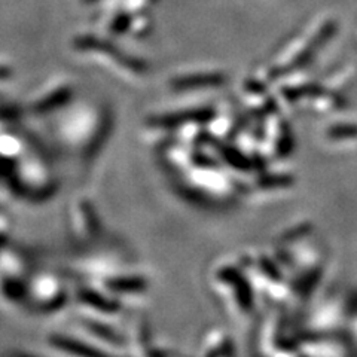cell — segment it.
Wrapping results in <instances>:
<instances>
[{
	"instance_id": "1",
	"label": "cell",
	"mask_w": 357,
	"mask_h": 357,
	"mask_svg": "<svg viewBox=\"0 0 357 357\" xmlns=\"http://www.w3.org/2000/svg\"><path fill=\"white\" fill-rule=\"evenodd\" d=\"M218 77L211 75H195V76H185L178 77L173 82V86L176 89H197V88H204L218 85Z\"/></svg>"
},
{
	"instance_id": "2",
	"label": "cell",
	"mask_w": 357,
	"mask_h": 357,
	"mask_svg": "<svg viewBox=\"0 0 357 357\" xmlns=\"http://www.w3.org/2000/svg\"><path fill=\"white\" fill-rule=\"evenodd\" d=\"M109 289L116 290V292H137V290L144 289V280L142 278H115V280L109 282Z\"/></svg>"
},
{
	"instance_id": "3",
	"label": "cell",
	"mask_w": 357,
	"mask_h": 357,
	"mask_svg": "<svg viewBox=\"0 0 357 357\" xmlns=\"http://www.w3.org/2000/svg\"><path fill=\"white\" fill-rule=\"evenodd\" d=\"M51 341H52V344H54V347L61 349V350H64V351L73 353V354H97L96 350L84 347L85 344H81V342L69 340V338L57 337V338H52Z\"/></svg>"
},
{
	"instance_id": "4",
	"label": "cell",
	"mask_w": 357,
	"mask_h": 357,
	"mask_svg": "<svg viewBox=\"0 0 357 357\" xmlns=\"http://www.w3.org/2000/svg\"><path fill=\"white\" fill-rule=\"evenodd\" d=\"M81 299L85 301L86 304L93 305V307H97V308H102L103 311H114L115 308V304L114 303H109V301H105L102 299V296L94 294V292H88V290H84V292L81 294Z\"/></svg>"
}]
</instances>
